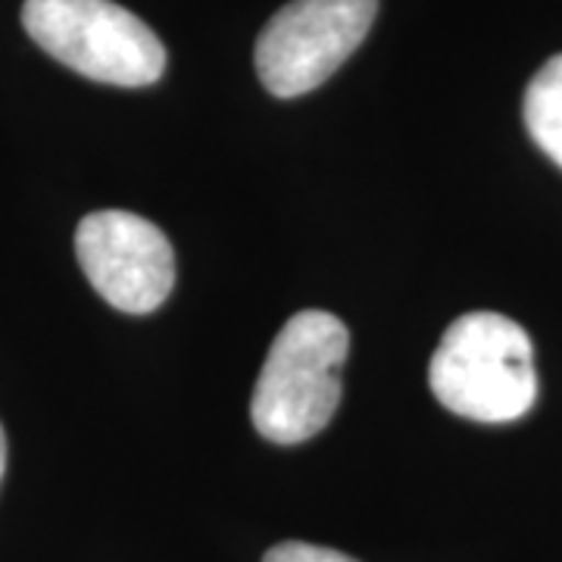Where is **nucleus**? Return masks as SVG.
<instances>
[{
    "instance_id": "6",
    "label": "nucleus",
    "mask_w": 562,
    "mask_h": 562,
    "mask_svg": "<svg viewBox=\"0 0 562 562\" xmlns=\"http://www.w3.org/2000/svg\"><path fill=\"white\" fill-rule=\"evenodd\" d=\"M522 116L528 135L562 169V54L538 69L525 91Z\"/></svg>"
},
{
    "instance_id": "1",
    "label": "nucleus",
    "mask_w": 562,
    "mask_h": 562,
    "mask_svg": "<svg viewBox=\"0 0 562 562\" xmlns=\"http://www.w3.org/2000/svg\"><path fill=\"white\" fill-rule=\"evenodd\" d=\"M350 331L338 316L303 310L272 341L250 401V419L266 441L303 443L316 438L341 403Z\"/></svg>"
},
{
    "instance_id": "4",
    "label": "nucleus",
    "mask_w": 562,
    "mask_h": 562,
    "mask_svg": "<svg viewBox=\"0 0 562 562\" xmlns=\"http://www.w3.org/2000/svg\"><path fill=\"white\" fill-rule=\"evenodd\" d=\"M379 13V0H291L257 38V72L276 98H301L328 81Z\"/></svg>"
},
{
    "instance_id": "3",
    "label": "nucleus",
    "mask_w": 562,
    "mask_h": 562,
    "mask_svg": "<svg viewBox=\"0 0 562 562\" xmlns=\"http://www.w3.org/2000/svg\"><path fill=\"white\" fill-rule=\"evenodd\" d=\"M22 25L41 50L85 79L144 88L166 69L157 32L113 0H25Z\"/></svg>"
},
{
    "instance_id": "8",
    "label": "nucleus",
    "mask_w": 562,
    "mask_h": 562,
    "mask_svg": "<svg viewBox=\"0 0 562 562\" xmlns=\"http://www.w3.org/2000/svg\"><path fill=\"white\" fill-rule=\"evenodd\" d=\"M3 465H7V438H3V428H0V479H3Z\"/></svg>"
},
{
    "instance_id": "7",
    "label": "nucleus",
    "mask_w": 562,
    "mask_h": 562,
    "mask_svg": "<svg viewBox=\"0 0 562 562\" xmlns=\"http://www.w3.org/2000/svg\"><path fill=\"white\" fill-rule=\"evenodd\" d=\"M262 562H357L353 557H347L341 550H331V547H316V543L303 541H284L276 543Z\"/></svg>"
},
{
    "instance_id": "2",
    "label": "nucleus",
    "mask_w": 562,
    "mask_h": 562,
    "mask_svg": "<svg viewBox=\"0 0 562 562\" xmlns=\"http://www.w3.org/2000/svg\"><path fill=\"white\" fill-rule=\"evenodd\" d=\"M428 384L443 409L462 419H522L538 401L531 338L501 313H465L443 331Z\"/></svg>"
},
{
    "instance_id": "5",
    "label": "nucleus",
    "mask_w": 562,
    "mask_h": 562,
    "mask_svg": "<svg viewBox=\"0 0 562 562\" xmlns=\"http://www.w3.org/2000/svg\"><path fill=\"white\" fill-rule=\"evenodd\" d=\"M76 257L85 279L128 316L154 313L176 284L172 244L154 222L125 210H101L79 222Z\"/></svg>"
}]
</instances>
